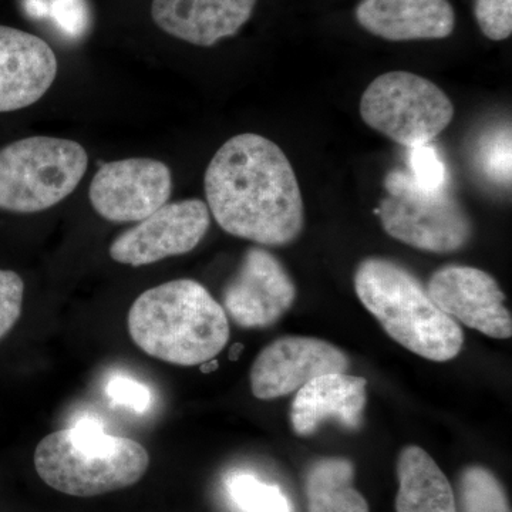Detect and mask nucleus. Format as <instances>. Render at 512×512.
Listing matches in <instances>:
<instances>
[{
	"instance_id": "nucleus-24",
	"label": "nucleus",
	"mask_w": 512,
	"mask_h": 512,
	"mask_svg": "<svg viewBox=\"0 0 512 512\" xmlns=\"http://www.w3.org/2000/svg\"><path fill=\"white\" fill-rule=\"evenodd\" d=\"M25 282L16 272L0 269V340L15 328L22 315Z\"/></svg>"
},
{
	"instance_id": "nucleus-7",
	"label": "nucleus",
	"mask_w": 512,
	"mask_h": 512,
	"mask_svg": "<svg viewBox=\"0 0 512 512\" xmlns=\"http://www.w3.org/2000/svg\"><path fill=\"white\" fill-rule=\"evenodd\" d=\"M363 121L399 146L430 144L454 117L446 93L429 79L409 72L382 74L370 83L362 100Z\"/></svg>"
},
{
	"instance_id": "nucleus-23",
	"label": "nucleus",
	"mask_w": 512,
	"mask_h": 512,
	"mask_svg": "<svg viewBox=\"0 0 512 512\" xmlns=\"http://www.w3.org/2000/svg\"><path fill=\"white\" fill-rule=\"evenodd\" d=\"M474 16L487 39L501 42L511 36L512 0H476Z\"/></svg>"
},
{
	"instance_id": "nucleus-3",
	"label": "nucleus",
	"mask_w": 512,
	"mask_h": 512,
	"mask_svg": "<svg viewBox=\"0 0 512 512\" xmlns=\"http://www.w3.org/2000/svg\"><path fill=\"white\" fill-rule=\"evenodd\" d=\"M150 466L146 448L80 420L37 444L35 467L49 487L73 497H97L138 483Z\"/></svg>"
},
{
	"instance_id": "nucleus-22",
	"label": "nucleus",
	"mask_w": 512,
	"mask_h": 512,
	"mask_svg": "<svg viewBox=\"0 0 512 512\" xmlns=\"http://www.w3.org/2000/svg\"><path fill=\"white\" fill-rule=\"evenodd\" d=\"M410 167L412 177L420 187L427 190H440L448 184L446 164L441 160L439 151L431 144L410 148Z\"/></svg>"
},
{
	"instance_id": "nucleus-6",
	"label": "nucleus",
	"mask_w": 512,
	"mask_h": 512,
	"mask_svg": "<svg viewBox=\"0 0 512 512\" xmlns=\"http://www.w3.org/2000/svg\"><path fill=\"white\" fill-rule=\"evenodd\" d=\"M387 197L379 215L390 237L434 254H450L464 248L471 238V221L448 188L427 190L403 171L384 178Z\"/></svg>"
},
{
	"instance_id": "nucleus-14",
	"label": "nucleus",
	"mask_w": 512,
	"mask_h": 512,
	"mask_svg": "<svg viewBox=\"0 0 512 512\" xmlns=\"http://www.w3.org/2000/svg\"><path fill=\"white\" fill-rule=\"evenodd\" d=\"M258 0H153L158 28L190 45L211 47L237 35L254 15Z\"/></svg>"
},
{
	"instance_id": "nucleus-25",
	"label": "nucleus",
	"mask_w": 512,
	"mask_h": 512,
	"mask_svg": "<svg viewBox=\"0 0 512 512\" xmlns=\"http://www.w3.org/2000/svg\"><path fill=\"white\" fill-rule=\"evenodd\" d=\"M106 392L111 403L127 407L136 413L147 412L153 399L147 386L130 377H113L107 384Z\"/></svg>"
},
{
	"instance_id": "nucleus-12",
	"label": "nucleus",
	"mask_w": 512,
	"mask_h": 512,
	"mask_svg": "<svg viewBox=\"0 0 512 512\" xmlns=\"http://www.w3.org/2000/svg\"><path fill=\"white\" fill-rule=\"evenodd\" d=\"M296 288L271 252L251 248L224 291V311L241 328L274 325L291 308Z\"/></svg>"
},
{
	"instance_id": "nucleus-10",
	"label": "nucleus",
	"mask_w": 512,
	"mask_h": 512,
	"mask_svg": "<svg viewBox=\"0 0 512 512\" xmlns=\"http://www.w3.org/2000/svg\"><path fill=\"white\" fill-rule=\"evenodd\" d=\"M349 359L326 340L286 336L266 346L251 369L256 399L274 400L298 392L315 377L346 373Z\"/></svg>"
},
{
	"instance_id": "nucleus-5",
	"label": "nucleus",
	"mask_w": 512,
	"mask_h": 512,
	"mask_svg": "<svg viewBox=\"0 0 512 512\" xmlns=\"http://www.w3.org/2000/svg\"><path fill=\"white\" fill-rule=\"evenodd\" d=\"M82 144L64 138H22L0 148V210L33 214L69 197L86 174Z\"/></svg>"
},
{
	"instance_id": "nucleus-20",
	"label": "nucleus",
	"mask_w": 512,
	"mask_h": 512,
	"mask_svg": "<svg viewBox=\"0 0 512 512\" xmlns=\"http://www.w3.org/2000/svg\"><path fill=\"white\" fill-rule=\"evenodd\" d=\"M227 490L241 512H292L288 498L278 485L266 484L252 474H232L227 480Z\"/></svg>"
},
{
	"instance_id": "nucleus-8",
	"label": "nucleus",
	"mask_w": 512,
	"mask_h": 512,
	"mask_svg": "<svg viewBox=\"0 0 512 512\" xmlns=\"http://www.w3.org/2000/svg\"><path fill=\"white\" fill-rule=\"evenodd\" d=\"M210 224V210L204 201L167 202L111 242V259L137 268L188 254L200 244Z\"/></svg>"
},
{
	"instance_id": "nucleus-15",
	"label": "nucleus",
	"mask_w": 512,
	"mask_h": 512,
	"mask_svg": "<svg viewBox=\"0 0 512 512\" xmlns=\"http://www.w3.org/2000/svg\"><path fill=\"white\" fill-rule=\"evenodd\" d=\"M356 19L366 32L390 42L446 39L456 26L448 0H362Z\"/></svg>"
},
{
	"instance_id": "nucleus-11",
	"label": "nucleus",
	"mask_w": 512,
	"mask_h": 512,
	"mask_svg": "<svg viewBox=\"0 0 512 512\" xmlns=\"http://www.w3.org/2000/svg\"><path fill=\"white\" fill-rule=\"evenodd\" d=\"M427 293L431 301L468 328L494 339L512 335L511 313L493 276L471 266H444L434 272Z\"/></svg>"
},
{
	"instance_id": "nucleus-26",
	"label": "nucleus",
	"mask_w": 512,
	"mask_h": 512,
	"mask_svg": "<svg viewBox=\"0 0 512 512\" xmlns=\"http://www.w3.org/2000/svg\"><path fill=\"white\" fill-rule=\"evenodd\" d=\"M50 12L57 25L69 35H80L86 28L87 10L84 0H55Z\"/></svg>"
},
{
	"instance_id": "nucleus-19",
	"label": "nucleus",
	"mask_w": 512,
	"mask_h": 512,
	"mask_svg": "<svg viewBox=\"0 0 512 512\" xmlns=\"http://www.w3.org/2000/svg\"><path fill=\"white\" fill-rule=\"evenodd\" d=\"M461 512H511L503 485L490 470L468 467L458 481Z\"/></svg>"
},
{
	"instance_id": "nucleus-16",
	"label": "nucleus",
	"mask_w": 512,
	"mask_h": 512,
	"mask_svg": "<svg viewBox=\"0 0 512 512\" xmlns=\"http://www.w3.org/2000/svg\"><path fill=\"white\" fill-rule=\"evenodd\" d=\"M366 387V379L346 373L315 377L299 389L293 399V430L298 436H311L330 417L349 429H357L367 402Z\"/></svg>"
},
{
	"instance_id": "nucleus-13",
	"label": "nucleus",
	"mask_w": 512,
	"mask_h": 512,
	"mask_svg": "<svg viewBox=\"0 0 512 512\" xmlns=\"http://www.w3.org/2000/svg\"><path fill=\"white\" fill-rule=\"evenodd\" d=\"M57 70V57L45 40L0 26V113L26 109L42 99Z\"/></svg>"
},
{
	"instance_id": "nucleus-9",
	"label": "nucleus",
	"mask_w": 512,
	"mask_h": 512,
	"mask_svg": "<svg viewBox=\"0 0 512 512\" xmlns=\"http://www.w3.org/2000/svg\"><path fill=\"white\" fill-rule=\"evenodd\" d=\"M173 175L153 158H126L101 165L89 188L92 207L104 220L138 222L170 200Z\"/></svg>"
},
{
	"instance_id": "nucleus-17",
	"label": "nucleus",
	"mask_w": 512,
	"mask_h": 512,
	"mask_svg": "<svg viewBox=\"0 0 512 512\" xmlns=\"http://www.w3.org/2000/svg\"><path fill=\"white\" fill-rule=\"evenodd\" d=\"M397 477L396 512H458L450 481L423 448H404Z\"/></svg>"
},
{
	"instance_id": "nucleus-2",
	"label": "nucleus",
	"mask_w": 512,
	"mask_h": 512,
	"mask_svg": "<svg viewBox=\"0 0 512 512\" xmlns=\"http://www.w3.org/2000/svg\"><path fill=\"white\" fill-rule=\"evenodd\" d=\"M127 325L144 353L177 366L210 362L229 340L224 308L192 279H177L141 293L131 305Z\"/></svg>"
},
{
	"instance_id": "nucleus-4",
	"label": "nucleus",
	"mask_w": 512,
	"mask_h": 512,
	"mask_svg": "<svg viewBox=\"0 0 512 512\" xmlns=\"http://www.w3.org/2000/svg\"><path fill=\"white\" fill-rule=\"evenodd\" d=\"M357 298L390 338L433 362H447L460 353L464 333L402 265L383 258L365 259L355 275Z\"/></svg>"
},
{
	"instance_id": "nucleus-18",
	"label": "nucleus",
	"mask_w": 512,
	"mask_h": 512,
	"mask_svg": "<svg viewBox=\"0 0 512 512\" xmlns=\"http://www.w3.org/2000/svg\"><path fill=\"white\" fill-rule=\"evenodd\" d=\"M355 468L345 458L316 461L306 474L309 512H369V504L353 485Z\"/></svg>"
},
{
	"instance_id": "nucleus-21",
	"label": "nucleus",
	"mask_w": 512,
	"mask_h": 512,
	"mask_svg": "<svg viewBox=\"0 0 512 512\" xmlns=\"http://www.w3.org/2000/svg\"><path fill=\"white\" fill-rule=\"evenodd\" d=\"M483 173L493 183L500 185L511 184V128H501L495 131L481 143L478 153Z\"/></svg>"
},
{
	"instance_id": "nucleus-1",
	"label": "nucleus",
	"mask_w": 512,
	"mask_h": 512,
	"mask_svg": "<svg viewBox=\"0 0 512 512\" xmlns=\"http://www.w3.org/2000/svg\"><path fill=\"white\" fill-rule=\"evenodd\" d=\"M210 214L228 234L256 244H291L305 211L291 161L274 141L238 134L212 157L204 178Z\"/></svg>"
}]
</instances>
